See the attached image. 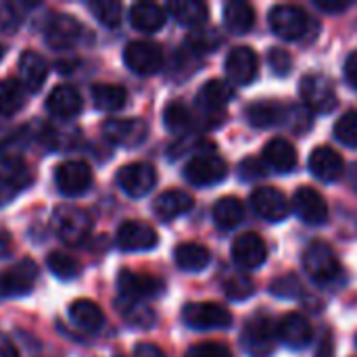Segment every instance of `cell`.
I'll use <instances>...</instances> for the list:
<instances>
[{
  "label": "cell",
  "mask_w": 357,
  "mask_h": 357,
  "mask_svg": "<svg viewBox=\"0 0 357 357\" xmlns=\"http://www.w3.org/2000/svg\"><path fill=\"white\" fill-rule=\"evenodd\" d=\"M268 174V167L264 161L255 159V157H247L243 163H241V169H238V176L247 182H253L257 178H264Z\"/></svg>",
  "instance_id": "cell-46"
},
{
  "label": "cell",
  "mask_w": 357,
  "mask_h": 357,
  "mask_svg": "<svg viewBox=\"0 0 357 357\" xmlns=\"http://www.w3.org/2000/svg\"><path fill=\"white\" fill-rule=\"evenodd\" d=\"M299 94H301L303 105L316 113H331L339 105L337 90H335L333 82L320 73L305 75L299 84Z\"/></svg>",
  "instance_id": "cell-4"
},
{
  "label": "cell",
  "mask_w": 357,
  "mask_h": 357,
  "mask_svg": "<svg viewBox=\"0 0 357 357\" xmlns=\"http://www.w3.org/2000/svg\"><path fill=\"white\" fill-rule=\"evenodd\" d=\"M188 44L195 52H211L220 44V36L215 33V29H199L188 36Z\"/></svg>",
  "instance_id": "cell-43"
},
{
  "label": "cell",
  "mask_w": 357,
  "mask_h": 357,
  "mask_svg": "<svg viewBox=\"0 0 357 357\" xmlns=\"http://www.w3.org/2000/svg\"><path fill=\"white\" fill-rule=\"evenodd\" d=\"M224 291H226L228 299L245 301V299H249L255 293V284H253V280H249L245 276H234V278H228L224 282Z\"/></svg>",
  "instance_id": "cell-42"
},
{
  "label": "cell",
  "mask_w": 357,
  "mask_h": 357,
  "mask_svg": "<svg viewBox=\"0 0 357 357\" xmlns=\"http://www.w3.org/2000/svg\"><path fill=\"white\" fill-rule=\"evenodd\" d=\"M21 23V15L8 2H0V31H15Z\"/></svg>",
  "instance_id": "cell-47"
},
{
  "label": "cell",
  "mask_w": 357,
  "mask_h": 357,
  "mask_svg": "<svg viewBox=\"0 0 357 357\" xmlns=\"http://www.w3.org/2000/svg\"><path fill=\"white\" fill-rule=\"evenodd\" d=\"M310 169L322 182H335L343 174V157L331 146H318L310 155Z\"/></svg>",
  "instance_id": "cell-23"
},
{
  "label": "cell",
  "mask_w": 357,
  "mask_h": 357,
  "mask_svg": "<svg viewBox=\"0 0 357 357\" xmlns=\"http://www.w3.org/2000/svg\"><path fill=\"white\" fill-rule=\"evenodd\" d=\"M174 259H176L178 268L184 272H201L209 266L211 253L207 247H203L199 243H182L176 247Z\"/></svg>",
  "instance_id": "cell-30"
},
{
  "label": "cell",
  "mask_w": 357,
  "mask_h": 357,
  "mask_svg": "<svg viewBox=\"0 0 357 357\" xmlns=\"http://www.w3.org/2000/svg\"><path fill=\"white\" fill-rule=\"evenodd\" d=\"M251 205L255 213L268 222H282L287 220L291 211L289 199L278 188H272V186H259L257 190H253Z\"/></svg>",
  "instance_id": "cell-17"
},
{
  "label": "cell",
  "mask_w": 357,
  "mask_h": 357,
  "mask_svg": "<svg viewBox=\"0 0 357 357\" xmlns=\"http://www.w3.org/2000/svg\"><path fill=\"white\" fill-rule=\"evenodd\" d=\"M224 21L232 33H247L255 23V10L249 2L230 0L224 6Z\"/></svg>",
  "instance_id": "cell-33"
},
{
  "label": "cell",
  "mask_w": 357,
  "mask_h": 357,
  "mask_svg": "<svg viewBox=\"0 0 357 357\" xmlns=\"http://www.w3.org/2000/svg\"><path fill=\"white\" fill-rule=\"evenodd\" d=\"M270 27L282 40H301L310 29V17L295 4H276L270 10Z\"/></svg>",
  "instance_id": "cell-5"
},
{
  "label": "cell",
  "mask_w": 357,
  "mask_h": 357,
  "mask_svg": "<svg viewBox=\"0 0 357 357\" xmlns=\"http://www.w3.org/2000/svg\"><path fill=\"white\" fill-rule=\"evenodd\" d=\"M46 109L52 117L71 119L82 111V96L73 86H56L46 98Z\"/></svg>",
  "instance_id": "cell-21"
},
{
  "label": "cell",
  "mask_w": 357,
  "mask_h": 357,
  "mask_svg": "<svg viewBox=\"0 0 357 357\" xmlns=\"http://www.w3.org/2000/svg\"><path fill=\"white\" fill-rule=\"evenodd\" d=\"M182 318L186 326L195 331H213L228 328L232 324L230 312L220 303H188L182 310Z\"/></svg>",
  "instance_id": "cell-8"
},
{
  "label": "cell",
  "mask_w": 357,
  "mask_h": 357,
  "mask_svg": "<svg viewBox=\"0 0 357 357\" xmlns=\"http://www.w3.org/2000/svg\"><path fill=\"white\" fill-rule=\"evenodd\" d=\"M226 73L232 84L249 86L259 73L257 54L249 46H236L226 56Z\"/></svg>",
  "instance_id": "cell-16"
},
{
  "label": "cell",
  "mask_w": 357,
  "mask_h": 357,
  "mask_svg": "<svg viewBox=\"0 0 357 357\" xmlns=\"http://www.w3.org/2000/svg\"><path fill=\"white\" fill-rule=\"evenodd\" d=\"M276 326L266 316H253L241 335V343L251 357H270L276 349Z\"/></svg>",
  "instance_id": "cell-3"
},
{
  "label": "cell",
  "mask_w": 357,
  "mask_h": 357,
  "mask_svg": "<svg viewBox=\"0 0 357 357\" xmlns=\"http://www.w3.org/2000/svg\"><path fill=\"white\" fill-rule=\"evenodd\" d=\"M46 266L61 280H73L79 274V264L75 261V257H71L67 253H61V251L50 253L46 257Z\"/></svg>",
  "instance_id": "cell-39"
},
{
  "label": "cell",
  "mask_w": 357,
  "mask_h": 357,
  "mask_svg": "<svg viewBox=\"0 0 357 357\" xmlns=\"http://www.w3.org/2000/svg\"><path fill=\"white\" fill-rule=\"evenodd\" d=\"M268 61H270L272 71H274L276 75H280V77L289 75L291 69H293V59H291V54H289L284 48H272V50L268 52Z\"/></svg>",
  "instance_id": "cell-44"
},
{
  "label": "cell",
  "mask_w": 357,
  "mask_h": 357,
  "mask_svg": "<svg viewBox=\"0 0 357 357\" xmlns=\"http://www.w3.org/2000/svg\"><path fill=\"white\" fill-rule=\"evenodd\" d=\"M69 318H71V322L79 331L90 333V335L98 333L102 328V324H105L102 310L94 301H90V299H77V301H73L69 305Z\"/></svg>",
  "instance_id": "cell-29"
},
{
  "label": "cell",
  "mask_w": 357,
  "mask_h": 357,
  "mask_svg": "<svg viewBox=\"0 0 357 357\" xmlns=\"http://www.w3.org/2000/svg\"><path fill=\"white\" fill-rule=\"evenodd\" d=\"M228 176V165L215 153H201L184 167V178L195 186H213Z\"/></svg>",
  "instance_id": "cell-6"
},
{
  "label": "cell",
  "mask_w": 357,
  "mask_h": 357,
  "mask_svg": "<svg viewBox=\"0 0 357 357\" xmlns=\"http://www.w3.org/2000/svg\"><path fill=\"white\" fill-rule=\"evenodd\" d=\"M345 77H347V82L357 90V50L351 52L347 56V61H345Z\"/></svg>",
  "instance_id": "cell-51"
},
{
  "label": "cell",
  "mask_w": 357,
  "mask_h": 357,
  "mask_svg": "<svg viewBox=\"0 0 357 357\" xmlns=\"http://www.w3.org/2000/svg\"><path fill=\"white\" fill-rule=\"evenodd\" d=\"M92 100L100 111L115 113V111L123 109V105L128 100V92L123 86H117V84H94Z\"/></svg>",
  "instance_id": "cell-34"
},
{
  "label": "cell",
  "mask_w": 357,
  "mask_h": 357,
  "mask_svg": "<svg viewBox=\"0 0 357 357\" xmlns=\"http://www.w3.org/2000/svg\"><path fill=\"white\" fill-rule=\"evenodd\" d=\"M25 105V88L15 79H0V117L15 115Z\"/></svg>",
  "instance_id": "cell-36"
},
{
  "label": "cell",
  "mask_w": 357,
  "mask_h": 357,
  "mask_svg": "<svg viewBox=\"0 0 357 357\" xmlns=\"http://www.w3.org/2000/svg\"><path fill=\"white\" fill-rule=\"evenodd\" d=\"M291 207L295 215L310 226H320L328 220V205L316 188L310 186L297 188L291 199Z\"/></svg>",
  "instance_id": "cell-14"
},
{
  "label": "cell",
  "mask_w": 357,
  "mask_h": 357,
  "mask_svg": "<svg viewBox=\"0 0 357 357\" xmlns=\"http://www.w3.org/2000/svg\"><path fill=\"white\" fill-rule=\"evenodd\" d=\"M117 184L128 197L140 199V197H146L155 188L157 172L151 163H144V161L128 163L117 172Z\"/></svg>",
  "instance_id": "cell-7"
},
{
  "label": "cell",
  "mask_w": 357,
  "mask_h": 357,
  "mask_svg": "<svg viewBox=\"0 0 357 357\" xmlns=\"http://www.w3.org/2000/svg\"><path fill=\"white\" fill-rule=\"evenodd\" d=\"M157 243H159L157 232L144 222L132 220V222L121 224L117 230V247L128 253L149 251V249L157 247Z\"/></svg>",
  "instance_id": "cell-19"
},
{
  "label": "cell",
  "mask_w": 357,
  "mask_h": 357,
  "mask_svg": "<svg viewBox=\"0 0 357 357\" xmlns=\"http://www.w3.org/2000/svg\"><path fill=\"white\" fill-rule=\"evenodd\" d=\"M264 161H266L268 167H272V169H276L280 174H289V172H293L297 167L299 157H297L295 146L289 140L274 138L264 149Z\"/></svg>",
  "instance_id": "cell-26"
},
{
  "label": "cell",
  "mask_w": 357,
  "mask_h": 357,
  "mask_svg": "<svg viewBox=\"0 0 357 357\" xmlns=\"http://www.w3.org/2000/svg\"><path fill=\"white\" fill-rule=\"evenodd\" d=\"M272 291L276 295H280V297H291V295H295L299 291V280L295 276H284V278L274 282Z\"/></svg>",
  "instance_id": "cell-48"
},
{
  "label": "cell",
  "mask_w": 357,
  "mask_h": 357,
  "mask_svg": "<svg viewBox=\"0 0 357 357\" xmlns=\"http://www.w3.org/2000/svg\"><path fill=\"white\" fill-rule=\"evenodd\" d=\"M186 357H232L230 356V349L222 343H213V341H207V343H197L192 345Z\"/></svg>",
  "instance_id": "cell-45"
},
{
  "label": "cell",
  "mask_w": 357,
  "mask_h": 357,
  "mask_svg": "<svg viewBox=\"0 0 357 357\" xmlns=\"http://www.w3.org/2000/svg\"><path fill=\"white\" fill-rule=\"evenodd\" d=\"M314 4L324 13H341L345 8H349L354 2L351 0H316Z\"/></svg>",
  "instance_id": "cell-49"
},
{
  "label": "cell",
  "mask_w": 357,
  "mask_h": 357,
  "mask_svg": "<svg viewBox=\"0 0 357 357\" xmlns=\"http://www.w3.org/2000/svg\"><path fill=\"white\" fill-rule=\"evenodd\" d=\"M117 307H119L121 316H123L130 324H134V326H138V328H149V326H153V322H155V314H153V310H151L144 301H132V299L119 297Z\"/></svg>",
  "instance_id": "cell-37"
},
{
  "label": "cell",
  "mask_w": 357,
  "mask_h": 357,
  "mask_svg": "<svg viewBox=\"0 0 357 357\" xmlns=\"http://www.w3.org/2000/svg\"><path fill=\"white\" fill-rule=\"evenodd\" d=\"M102 134L117 146H138L144 142L149 128L138 117H111L102 123Z\"/></svg>",
  "instance_id": "cell-12"
},
{
  "label": "cell",
  "mask_w": 357,
  "mask_h": 357,
  "mask_svg": "<svg viewBox=\"0 0 357 357\" xmlns=\"http://www.w3.org/2000/svg\"><path fill=\"white\" fill-rule=\"evenodd\" d=\"M245 220L243 203L236 197H222L213 205V222L222 230H232Z\"/></svg>",
  "instance_id": "cell-35"
},
{
  "label": "cell",
  "mask_w": 357,
  "mask_h": 357,
  "mask_svg": "<svg viewBox=\"0 0 357 357\" xmlns=\"http://www.w3.org/2000/svg\"><path fill=\"white\" fill-rule=\"evenodd\" d=\"M165 8L155 4V2H136L130 8V23L134 29L144 31V33H153L157 29H161L165 25Z\"/></svg>",
  "instance_id": "cell-28"
},
{
  "label": "cell",
  "mask_w": 357,
  "mask_h": 357,
  "mask_svg": "<svg viewBox=\"0 0 357 357\" xmlns=\"http://www.w3.org/2000/svg\"><path fill=\"white\" fill-rule=\"evenodd\" d=\"M117 287H119V297L132 299V301H144L153 299L163 293V282L146 272H132L123 270L117 276Z\"/></svg>",
  "instance_id": "cell-9"
},
{
  "label": "cell",
  "mask_w": 357,
  "mask_h": 357,
  "mask_svg": "<svg viewBox=\"0 0 357 357\" xmlns=\"http://www.w3.org/2000/svg\"><path fill=\"white\" fill-rule=\"evenodd\" d=\"M287 109L272 100H259L247 107V121L253 128H272L280 121H284Z\"/></svg>",
  "instance_id": "cell-32"
},
{
  "label": "cell",
  "mask_w": 357,
  "mask_h": 357,
  "mask_svg": "<svg viewBox=\"0 0 357 357\" xmlns=\"http://www.w3.org/2000/svg\"><path fill=\"white\" fill-rule=\"evenodd\" d=\"M0 357H19L15 345H13L10 339L4 337V335H0Z\"/></svg>",
  "instance_id": "cell-52"
},
{
  "label": "cell",
  "mask_w": 357,
  "mask_h": 357,
  "mask_svg": "<svg viewBox=\"0 0 357 357\" xmlns=\"http://www.w3.org/2000/svg\"><path fill=\"white\" fill-rule=\"evenodd\" d=\"M48 75V63L42 54L25 50L19 59V77L25 92H38Z\"/></svg>",
  "instance_id": "cell-24"
},
{
  "label": "cell",
  "mask_w": 357,
  "mask_h": 357,
  "mask_svg": "<svg viewBox=\"0 0 357 357\" xmlns=\"http://www.w3.org/2000/svg\"><path fill=\"white\" fill-rule=\"evenodd\" d=\"M52 228L65 245L77 247L88 241L92 220L84 209L75 205H61L52 215Z\"/></svg>",
  "instance_id": "cell-1"
},
{
  "label": "cell",
  "mask_w": 357,
  "mask_h": 357,
  "mask_svg": "<svg viewBox=\"0 0 357 357\" xmlns=\"http://www.w3.org/2000/svg\"><path fill=\"white\" fill-rule=\"evenodd\" d=\"M10 251H13V247H10V243H8V238L0 236V257H8Z\"/></svg>",
  "instance_id": "cell-53"
},
{
  "label": "cell",
  "mask_w": 357,
  "mask_h": 357,
  "mask_svg": "<svg viewBox=\"0 0 357 357\" xmlns=\"http://www.w3.org/2000/svg\"><path fill=\"white\" fill-rule=\"evenodd\" d=\"M335 136L341 144L357 149V111H347L335 123Z\"/></svg>",
  "instance_id": "cell-41"
},
{
  "label": "cell",
  "mask_w": 357,
  "mask_h": 357,
  "mask_svg": "<svg viewBox=\"0 0 357 357\" xmlns=\"http://www.w3.org/2000/svg\"><path fill=\"white\" fill-rule=\"evenodd\" d=\"M232 257H234L236 266H241L245 270H257L268 259V245L257 232H245L234 241Z\"/></svg>",
  "instance_id": "cell-18"
},
{
  "label": "cell",
  "mask_w": 357,
  "mask_h": 357,
  "mask_svg": "<svg viewBox=\"0 0 357 357\" xmlns=\"http://www.w3.org/2000/svg\"><path fill=\"white\" fill-rule=\"evenodd\" d=\"M38 268L31 259H21L0 274V297H23L33 291Z\"/></svg>",
  "instance_id": "cell-13"
},
{
  "label": "cell",
  "mask_w": 357,
  "mask_h": 357,
  "mask_svg": "<svg viewBox=\"0 0 357 357\" xmlns=\"http://www.w3.org/2000/svg\"><path fill=\"white\" fill-rule=\"evenodd\" d=\"M167 10L178 23L188 25V27H199L209 17L207 4H203L199 0H172L167 4Z\"/></svg>",
  "instance_id": "cell-31"
},
{
  "label": "cell",
  "mask_w": 357,
  "mask_h": 357,
  "mask_svg": "<svg viewBox=\"0 0 357 357\" xmlns=\"http://www.w3.org/2000/svg\"><path fill=\"white\" fill-rule=\"evenodd\" d=\"M126 65L138 75H153L163 67V50L155 42H130L123 50Z\"/></svg>",
  "instance_id": "cell-10"
},
{
  "label": "cell",
  "mask_w": 357,
  "mask_h": 357,
  "mask_svg": "<svg viewBox=\"0 0 357 357\" xmlns=\"http://www.w3.org/2000/svg\"><path fill=\"white\" fill-rule=\"evenodd\" d=\"M54 182L65 197H79L92 186V169L84 161H65L56 167Z\"/></svg>",
  "instance_id": "cell-15"
},
{
  "label": "cell",
  "mask_w": 357,
  "mask_h": 357,
  "mask_svg": "<svg viewBox=\"0 0 357 357\" xmlns=\"http://www.w3.org/2000/svg\"><path fill=\"white\" fill-rule=\"evenodd\" d=\"M163 121H165V128L174 134H182L188 130V126L192 123V115H190V109L180 102V100H174L165 107L163 111Z\"/></svg>",
  "instance_id": "cell-38"
},
{
  "label": "cell",
  "mask_w": 357,
  "mask_h": 357,
  "mask_svg": "<svg viewBox=\"0 0 357 357\" xmlns=\"http://www.w3.org/2000/svg\"><path fill=\"white\" fill-rule=\"evenodd\" d=\"M278 339L291 349H303L312 341V324L303 314H287L276 326Z\"/></svg>",
  "instance_id": "cell-20"
},
{
  "label": "cell",
  "mask_w": 357,
  "mask_h": 357,
  "mask_svg": "<svg viewBox=\"0 0 357 357\" xmlns=\"http://www.w3.org/2000/svg\"><path fill=\"white\" fill-rule=\"evenodd\" d=\"M232 98H234V88L226 79H209L197 94L199 107L209 115L220 113Z\"/></svg>",
  "instance_id": "cell-22"
},
{
  "label": "cell",
  "mask_w": 357,
  "mask_h": 357,
  "mask_svg": "<svg viewBox=\"0 0 357 357\" xmlns=\"http://www.w3.org/2000/svg\"><path fill=\"white\" fill-rule=\"evenodd\" d=\"M303 268L307 276L318 284H328L341 276V264L335 251L326 243H312L303 253Z\"/></svg>",
  "instance_id": "cell-2"
},
{
  "label": "cell",
  "mask_w": 357,
  "mask_h": 357,
  "mask_svg": "<svg viewBox=\"0 0 357 357\" xmlns=\"http://www.w3.org/2000/svg\"><path fill=\"white\" fill-rule=\"evenodd\" d=\"M2 56H4V46L0 44V61H2Z\"/></svg>",
  "instance_id": "cell-54"
},
{
  "label": "cell",
  "mask_w": 357,
  "mask_h": 357,
  "mask_svg": "<svg viewBox=\"0 0 357 357\" xmlns=\"http://www.w3.org/2000/svg\"><path fill=\"white\" fill-rule=\"evenodd\" d=\"M192 205H195V201H192V197L188 192H184V190H165L155 199L153 211L163 222H169V220L180 218L186 211H190Z\"/></svg>",
  "instance_id": "cell-27"
},
{
  "label": "cell",
  "mask_w": 357,
  "mask_h": 357,
  "mask_svg": "<svg viewBox=\"0 0 357 357\" xmlns=\"http://www.w3.org/2000/svg\"><path fill=\"white\" fill-rule=\"evenodd\" d=\"M88 10L105 25V27H117L121 21V4L115 0H94L88 2Z\"/></svg>",
  "instance_id": "cell-40"
},
{
  "label": "cell",
  "mask_w": 357,
  "mask_h": 357,
  "mask_svg": "<svg viewBox=\"0 0 357 357\" xmlns=\"http://www.w3.org/2000/svg\"><path fill=\"white\" fill-rule=\"evenodd\" d=\"M132 357H165V354L153 343H140V345H136Z\"/></svg>",
  "instance_id": "cell-50"
},
{
  "label": "cell",
  "mask_w": 357,
  "mask_h": 357,
  "mask_svg": "<svg viewBox=\"0 0 357 357\" xmlns=\"http://www.w3.org/2000/svg\"><path fill=\"white\" fill-rule=\"evenodd\" d=\"M86 36V27L71 15H56L46 25V44L52 50H69Z\"/></svg>",
  "instance_id": "cell-11"
},
{
  "label": "cell",
  "mask_w": 357,
  "mask_h": 357,
  "mask_svg": "<svg viewBox=\"0 0 357 357\" xmlns=\"http://www.w3.org/2000/svg\"><path fill=\"white\" fill-rule=\"evenodd\" d=\"M31 182V174L27 167L19 161H6L0 174V205L15 199L19 192H23Z\"/></svg>",
  "instance_id": "cell-25"
}]
</instances>
